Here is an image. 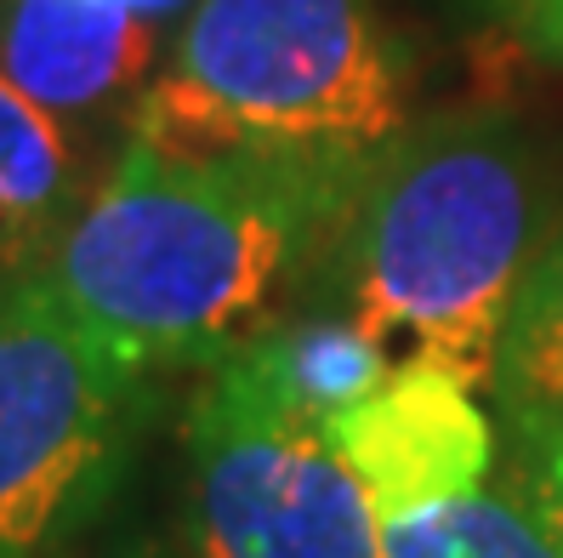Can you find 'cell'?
Here are the masks:
<instances>
[{
    "instance_id": "1",
    "label": "cell",
    "mask_w": 563,
    "mask_h": 558,
    "mask_svg": "<svg viewBox=\"0 0 563 558\" xmlns=\"http://www.w3.org/2000/svg\"><path fill=\"white\" fill-rule=\"evenodd\" d=\"M364 166L371 154L172 149L131 131L29 269L143 371H206L319 280Z\"/></svg>"
},
{
    "instance_id": "2",
    "label": "cell",
    "mask_w": 563,
    "mask_h": 558,
    "mask_svg": "<svg viewBox=\"0 0 563 558\" xmlns=\"http://www.w3.org/2000/svg\"><path fill=\"white\" fill-rule=\"evenodd\" d=\"M558 211L547 149L501 109L410 120L358 177L313 285L382 337H410L478 393L495 376L507 308Z\"/></svg>"
},
{
    "instance_id": "3",
    "label": "cell",
    "mask_w": 563,
    "mask_h": 558,
    "mask_svg": "<svg viewBox=\"0 0 563 558\" xmlns=\"http://www.w3.org/2000/svg\"><path fill=\"white\" fill-rule=\"evenodd\" d=\"M405 125L382 0H200L131 103V131L172 149L376 154Z\"/></svg>"
},
{
    "instance_id": "4",
    "label": "cell",
    "mask_w": 563,
    "mask_h": 558,
    "mask_svg": "<svg viewBox=\"0 0 563 558\" xmlns=\"http://www.w3.org/2000/svg\"><path fill=\"white\" fill-rule=\"evenodd\" d=\"M148 371L35 269L0 280V558H63L137 456Z\"/></svg>"
},
{
    "instance_id": "5",
    "label": "cell",
    "mask_w": 563,
    "mask_h": 558,
    "mask_svg": "<svg viewBox=\"0 0 563 558\" xmlns=\"http://www.w3.org/2000/svg\"><path fill=\"white\" fill-rule=\"evenodd\" d=\"M183 547L194 558H387V524L324 422L222 353L183 416Z\"/></svg>"
},
{
    "instance_id": "6",
    "label": "cell",
    "mask_w": 563,
    "mask_h": 558,
    "mask_svg": "<svg viewBox=\"0 0 563 558\" xmlns=\"http://www.w3.org/2000/svg\"><path fill=\"white\" fill-rule=\"evenodd\" d=\"M501 422L484 393L433 353H405L393 371L324 422L330 445L371 490L382 524L433 513L478 490L501 456Z\"/></svg>"
},
{
    "instance_id": "7",
    "label": "cell",
    "mask_w": 563,
    "mask_h": 558,
    "mask_svg": "<svg viewBox=\"0 0 563 558\" xmlns=\"http://www.w3.org/2000/svg\"><path fill=\"white\" fill-rule=\"evenodd\" d=\"M165 29L120 0H0V69L52 114L137 103Z\"/></svg>"
},
{
    "instance_id": "8",
    "label": "cell",
    "mask_w": 563,
    "mask_h": 558,
    "mask_svg": "<svg viewBox=\"0 0 563 558\" xmlns=\"http://www.w3.org/2000/svg\"><path fill=\"white\" fill-rule=\"evenodd\" d=\"M387 558H563V439L507 428L478 490L387 524Z\"/></svg>"
},
{
    "instance_id": "9",
    "label": "cell",
    "mask_w": 563,
    "mask_h": 558,
    "mask_svg": "<svg viewBox=\"0 0 563 558\" xmlns=\"http://www.w3.org/2000/svg\"><path fill=\"white\" fill-rule=\"evenodd\" d=\"M228 353H234L262 387H274L285 405H296L313 422H330L336 411H347L353 400H364V393L393 371L387 337L371 331L364 319L330 308V303L262 319L256 331L245 342H234Z\"/></svg>"
},
{
    "instance_id": "10",
    "label": "cell",
    "mask_w": 563,
    "mask_h": 558,
    "mask_svg": "<svg viewBox=\"0 0 563 558\" xmlns=\"http://www.w3.org/2000/svg\"><path fill=\"white\" fill-rule=\"evenodd\" d=\"M495 422L512 434L563 439V222L529 262L507 308L489 376Z\"/></svg>"
},
{
    "instance_id": "11",
    "label": "cell",
    "mask_w": 563,
    "mask_h": 558,
    "mask_svg": "<svg viewBox=\"0 0 563 558\" xmlns=\"http://www.w3.org/2000/svg\"><path fill=\"white\" fill-rule=\"evenodd\" d=\"M75 206V143L63 114L35 103L7 69H0V217L23 245H52Z\"/></svg>"
},
{
    "instance_id": "12",
    "label": "cell",
    "mask_w": 563,
    "mask_h": 558,
    "mask_svg": "<svg viewBox=\"0 0 563 558\" xmlns=\"http://www.w3.org/2000/svg\"><path fill=\"white\" fill-rule=\"evenodd\" d=\"M80 558H194L183 541L159 536V530H143V524H125V530H109L103 541H97L91 552Z\"/></svg>"
},
{
    "instance_id": "13",
    "label": "cell",
    "mask_w": 563,
    "mask_h": 558,
    "mask_svg": "<svg viewBox=\"0 0 563 558\" xmlns=\"http://www.w3.org/2000/svg\"><path fill=\"white\" fill-rule=\"evenodd\" d=\"M512 41H518L529 57H541V63H563V0H547L541 12H529V18L512 29Z\"/></svg>"
},
{
    "instance_id": "14",
    "label": "cell",
    "mask_w": 563,
    "mask_h": 558,
    "mask_svg": "<svg viewBox=\"0 0 563 558\" xmlns=\"http://www.w3.org/2000/svg\"><path fill=\"white\" fill-rule=\"evenodd\" d=\"M547 0H450V12H461V18H478V23H495V29H512L529 18V12H541Z\"/></svg>"
},
{
    "instance_id": "15",
    "label": "cell",
    "mask_w": 563,
    "mask_h": 558,
    "mask_svg": "<svg viewBox=\"0 0 563 558\" xmlns=\"http://www.w3.org/2000/svg\"><path fill=\"white\" fill-rule=\"evenodd\" d=\"M120 7L143 12L148 23H159V29H165V23H183V18H188L194 7H200V0H120Z\"/></svg>"
},
{
    "instance_id": "16",
    "label": "cell",
    "mask_w": 563,
    "mask_h": 558,
    "mask_svg": "<svg viewBox=\"0 0 563 558\" xmlns=\"http://www.w3.org/2000/svg\"><path fill=\"white\" fill-rule=\"evenodd\" d=\"M23 251V234H18V228L7 222V217H0V269H7V262Z\"/></svg>"
}]
</instances>
